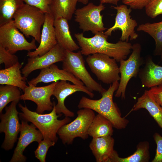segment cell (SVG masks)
Instances as JSON below:
<instances>
[{"label": "cell", "mask_w": 162, "mask_h": 162, "mask_svg": "<svg viewBox=\"0 0 162 162\" xmlns=\"http://www.w3.org/2000/svg\"><path fill=\"white\" fill-rule=\"evenodd\" d=\"M68 20L60 17L54 19V26L57 43L66 50L71 51L80 48L70 34Z\"/></svg>", "instance_id": "44dd1931"}, {"label": "cell", "mask_w": 162, "mask_h": 162, "mask_svg": "<svg viewBox=\"0 0 162 162\" xmlns=\"http://www.w3.org/2000/svg\"><path fill=\"white\" fill-rule=\"evenodd\" d=\"M36 41L33 38L31 42L27 41L18 31L13 20L0 26V45L11 53L36 49Z\"/></svg>", "instance_id": "9c48e42d"}, {"label": "cell", "mask_w": 162, "mask_h": 162, "mask_svg": "<svg viewBox=\"0 0 162 162\" xmlns=\"http://www.w3.org/2000/svg\"><path fill=\"white\" fill-rule=\"evenodd\" d=\"M38 143V146L34 152L35 157L40 162H45L46 155L49 148L54 146L56 142L50 140L43 139Z\"/></svg>", "instance_id": "f546056e"}, {"label": "cell", "mask_w": 162, "mask_h": 162, "mask_svg": "<svg viewBox=\"0 0 162 162\" xmlns=\"http://www.w3.org/2000/svg\"><path fill=\"white\" fill-rule=\"evenodd\" d=\"M153 0H122V3L133 9L140 10L145 8Z\"/></svg>", "instance_id": "e575fe53"}, {"label": "cell", "mask_w": 162, "mask_h": 162, "mask_svg": "<svg viewBox=\"0 0 162 162\" xmlns=\"http://www.w3.org/2000/svg\"><path fill=\"white\" fill-rule=\"evenodd\" d=\"M74 36L81 48L82 54L85 56L101 53L119 62L125 59L132 50V45L128 42L120 40L116 43L109 42L108 36L104 32L96 33L90 38L85 37L83 33L75 34Z\"/></svg>", "instance_id": "6da1fadb"}, {"label": "cell", "mask_w": 162, "mask_h": 162, "mask_svg": "<svg viewBox=\"0 0 162 162\" xmlns=\"http://www.w3.org/2000/svg\"><path fill=\"white\" fill-rule=\"evenodd\" d=\"M45 17V13L40 9L24 3L15 13L13 20L16 27L26 37L31 36L40 43L41 28Z\"/></svg>", "instance_id": "277c9868"}, {"label": "cell", "mask_w": 162, "mask_h": 162, "mask_svg": "<svg viewBox=\"0 0 162 162\" xmlns=\"http://www.w3.org/2000/svg\"><path fill=\"white\" fill-rule=\"evenodd\" d=\"M77 2L78 0H52L50 14L54 19L62 17L70 20L76 10Z\"/></svg>", "instance_id": "cb8c5ba5"}, {"label": "cell", "mask_w": 162, "mask_h": 162, "mask_svg": "<svg viewBox=\"0 0 162 162\" xmlns=\"http://www.w3.org/2000/svg\"><path fill=\"white\" fill-rule=\"evenodd\" d=\"M27 4L36 7L45 14H50V6L52 0H23Z\"/></svg>", "instance_id": "d6a6232c"}, {"label": "cell", "mask_w": 162, "mask_h": 162, "mask_svg": "<svg viewBox=\"0 0 162 162\" xmlns=\"http://www.w3.org/2000/svg\"><path fill=\"white\" fill-rule=\"evenodd\" d=\"M60 80L69 81L73 84L79 85L84 84L72 74L63 69H59L54 64L41 69L39 74L28 82V83L36 86L40 82L48 83Z\"/></svg>", "instance_id": "ac0fdd59"}, {"label": "cell", "mask_w": 162, "mask_h": 162, "mask_svg": "<svg viewBox=\"0 0 162 162\" xmlns=\"http://www.w3.org/2000/svg\"><path fill=\"white\" fill-rule=\"evenodd\" d=\"M153 138L157 145L154 158L152 162H162V136L158 133H155Z\"/></svg>", "instance_id": "836d02e7"}, {"label": "cell", "mask_w": 162, "mask_h": 162, "mask_svg": "<svg viewBox=\"0 0 162 162\" xmlns=\"http://www.w3.org/2000/svg\"><path fill=\"white\" fill-rule=\"evenodd\" d=\"M148 90L155 100L162 108V85L152 87Z\"/></svg>", "instance_id": "d590c367"}, {"label": "cell", "mask_w": 162, "mask_h": 162, "mask_svg": "<svg viewBox=\"0 0 162 162\" xmlns=\"http://www.w3.org/2000/svg\"><path fill=\"white\" fill-rule=\"evenodd\" d=\"M142 108L147 110L162 129V108L155 100L148 90H145L142 95L138 98L131 111Z\"/></svg>", "instance_id": "7402d4cb"}, {"label": "cell", "mask_w": 162, "mask_h": 162, "mask_svg": "<svg viewBox=\"0 0 162 162\" xmlns=\"http://www.w3.org/2000/svg\"><path fill=\"white\" fill-rule=\"evenodd\" d=\"M18 101L12 102L8 106L5 107L4 113H0V132L5 134V138L2 147L6 150L11 149L17 139L20 132L21 124L19 122V113L16 108Z\"/></svg>", "instance_id": "8fae6325"}, {"label": "cell", "mask_w": 162, "mask_h": 162, "mask_svg": "<svg viewBox=\"0 0 162 162\" xmlns=\"http://www.w3.org/2000/svg\"><path fill=\"white\" fill-rule=\"evenodd\" d=\"M105 8L102 3L96 5L89 3L86 6L76 10L75 20L83 32L90 31L94 34L104 32L106 28L104 27L103 15H101L100 13Z\"/></svg>", "instance_id": "30bf717a"}, {"label": "cell", "mask_w": 162, "mask_h": 162, "mask_svg": "<svg viewBox=\"0 0 162 162\" xmlns=\"http://www.w3.org/2000/svg\"><path fill=\"white\" fill-rule=\"evenodd\" d=\"M22 64L19 62L10 68L0 70V84L14 86L24 92L28 86L26 77L22 76L20 69Z\"/></svg>", "instance_id": "603a6c76"}, {"label": "cell", "mask_w": 162, "mask_h": 162, "mask_svg": "<svg viewBox=\"0 0 162 162\" xmlns=\"http://www.w3.org/2000/svg\"><path fill=\"white\" fill-rule=\"evenodd\" d=\"M66 50L58 44L41 56L29 57L27 63L21 70L22 74L26 77L33 71L47 68L56 62H62Z\"/></svg>", "instance_id": "9a60e30c"}, {"label": "cell", "mask_w": 162, "mask_h": 162, "mask_svg": "<svg viewBox=\"0 0 162 162\" xmlns=\"http://www.w3.org/2000/svg\"><path fill=\"white\" fill-rule=\"evenodd\" d=\"M148 34L155 43L154 54L160 55L162 52V21L158 22H147L140 25L137 29Z\"/></svg>", "instance_id": "4316f807"}, {"label": "cell", "mask_w": 162, "mask_h": 162, "mask_svg": "<svg viewBox=\"0 0 162 162\" xmlns=\"http://www.w3.org/2000/svg\"><path fill=\"white\" fill-rule=\"evenodd\" d=\"M53 107L50 113L39 114L37 112L30 110L26 106L19 104V106L22 112L19 113L22 120L30 122L33 124L41 133L44 139H48L57 142L58 138L56 136L60 128L64 125L71 121L70 117H66L62 120L58 118L62 115L57 114L56 110V103L53 102Z\"/></svg>", "instance_id": "3957f363"}, {"label": "cell", "mask_w": 162, "mask_h": 162, "mask_svg": "<svg viewBox=\"0 0 162 162\" xmlns=\"http://www.w3.org/2000/svg\"><path fill=\"white\" fill-rule=\"evenodd\" d=\"M119 85L118 81L110 84L108 89L101 94L102 97L98 100L92 99L82 96L78 104V108L91 109L109 120L116 129L125 128L129 121L121 116L118 108L113 100V94L118 89Z\"/></svg>", "instance_id": "7a4b0ae2"}, {"label": "cell", "mask_w": 162, "mask_h": 162, "mask_svg": "<svg viewBox=\"0 0 162 162\" xmlns=\"http://www.w3.org/2000/svg\"><path fill=\"white\" fill-rule=\"evenodd\" d=\"M19 62L18 57L0 45V64L4 63L5 68L12 67Z\"/></svg>", "instance_id": "4dcf8cb0"}, {"label": "cell", "mask_w": 162, "mask_h": 162, "mask_svg": "<svg viewBox=\"0 0 162 162\" xmlns=\"http://www.w3.org/2000/svg\"><path fill=\"white\" fill-rule=\"evenodd\" d=\"M54 19L50 14H45V20L43 25L40 41L39 46L33 51H28L27 56L29 57L40 56L52 49L57 44L54 26Z\"/></svg>", "instance_id": "e0dca14e"}, {"label": "cell", "mask_w": 162, "mask_h": 162, "mask_svg": "<svg viewBox=\"0 0 162 162\" xmlns=\"http://www.w3.org/2000/svg\"><path fill=\"white\" fill-rule=\"evenodd\" d=\"M112 136L93 137L89 147L97 162H109L115 150Z\"/></svg>", "instance_id": "d6986e66"}, {"label": "cell", "mask_w": 162, "mask_h": 162, "mask_svg": "<svg viewBox=\"0 0 162 162\" xmlns=\"http://www.w3.org/2000/svg\"><path fill=\"white\" fill-rule=\"evenodd\" d=\"M21 92L17 87L7 85L0 86V113L3 109L11 102L19 101L20 100Z\"/></svg>", "instance_id": "f1b7e54d"}, {"label": "cell", "mask_w": 162, "mask_h": 162, "mask_svg": "<svg viewBox=\"0 0 162 162\" xmlns=\"http://www.w3.org/2000/svg\"><path fill=\"white\" fill-rule=\"evenodd\" d=\"M113 126L112 123L102 115L95 116L89 127L88 134L93 137L112 136Z\"/></svg>", "instance_id": "484cf974"}, {"label": "cell", "mask_w": 162, "mask_h": 162, "mask_svg": "<svg viewBox=\"0 0 162 162\" xmlns=\"http://www.w3.org/2000/svg\"><path fill=\"white\" fill-rule=\"evenodd\" d=\"M142 50L141 45L135 43L132 45V52L128 58L121 60L119 67L120 78L119 86L115 96L125 98V91L128 82L132 77H136L138 75L140 68L144 63L141 56Z\"/></svg>", "instance_id": "ba28073f"}, {"label": "cell", "mask_w": 162, "mask_h": 162, "mask_svg": "<svg viewBox=\"0 0 162 162\" xmlns=\"http://www.w3.org/2000/svg\"><path fill=\"white\" fill-rule=\"evenodd\" d=\"M138 75L143 87L162 85V66L155 64L150 57L146 60L145 66L140 69Z\"/></svg>", "instance_id": "ffe728a7"}, {"label": "cell", "mask_w": 162, "mask_h": 162, "mask_svg": "<svg viewBox=\"0 0 162 162\" xmlns=\"http://www.w3.org/2000/svg\"><path fill=\"white\" fill-rule=\"evenodd\" d=\"M120 0H100V3H109L117 5L118 2Z\"/></svg>", "instance_id": "8d00e7d4"}, {"label": "cell", "mask_w": 162, "mask_h": 162, "mask_svg": "<svg viewBox=\"0 0 162 162\" xmlns=\"http://www.w3.org/2000/svg\"><path fill=\"white\" fill-rule=\"evenodd\" d=\"M24 4L23 0H0V26L13 20L15 13Z\"/></svg>", "instance_id": "83f0119b"}, {"label": "cell", "mask_w": 162, "mask_h": 162, "mask_svg": "<svg viewBox=\"0 0 162 162\" xmlns=\"http://www.w3.org/2000/svg\"><path fill=\"white\" fill-rule=\"evenodd\" d=\"M62 62V69L81 80L91 92L96 91L102 94L106 91L96 81L87 70L81 51L74 52L66 50Z\"/></svg>", "instance_id": "8992f818"}, {"label": "cell", "mask_w": 162, "mask_h": 162, "mask_svg": "<svg viewBox=\"0 0 162 162\" xmlns=\"http://www.w3.org/2000/svg\"><path fill=\"white\" fill-rule=\"evenodd\" d=\"M111 8L117 10V14L114 25L108 29L104 34L111 36L112 32L119 29L122 32L120 40L128 42L136 39L138 34L135 31V28L137 26V22L131 18L130 15L132 9L128 8L127 5L122 4L116 6H111Z\"/></svg>", "instance_id": "7c38bea8"}, {"label": "cell", "mask_w": 162, "mask_h": 162, "mask_svg": "<svg viewBox=\"0 0 162 162\" xmlns=\"http://www.w3.org/2000/svg\"><path fill=\"white\" fill-rule=\"evenodd\" d=\"M58 81L53 82L46 86L36 87L31 84L25 89L20 96V100H30L37 104L36 112L43 114L45 111L52 110L53 103L50 98L53 95L55 86Z\"/></svg>", "instance_id": "4fadbf2b"}, {"label": "cell", "mask_w": 162, "mask_h": 162, "mask_svg": "<svg viewBox=\"0 0 162 162\" xmlns=\"http://www.w3.org/2000/svg\"><path fill=\"white\" fill-rule=\"evenodd\" d=\"M89 0H78V2H81L84 4H87Z\"/></svg>", "instance_id": "74e56055"}, {"label": "cell", "mask_w": 162, "mask_h": 162, "mask_svg": "<svg viewBox=\"0 0 162 162\" xmlns=\"http://www.w3.org/2000/svg\"><path fill=\"white\" fill-rule=\"evenodd\" d=\"M86 62L92 72L103 83L111 84L120 80L119 67L114 58L96 53L88 55Z\"/></svg>", "instance_id": "52a82bcc"}, {"label": "cell", "mask_w": 162, "mask_h": 162, "mask_svg": "<svg viewBox=\"0 0 162 162\" xmlns=\"http://www.w3.org/2000/svg\"><path fill=\"white\" fill-rule=\"evenodd\" d=\"M149 149L148 142H141L137 145L135 152L126 158L119 157L117 152L115 150L109 162H148L150 158Z\"/></svg>", "instance_id": "d4e9b609"}, {"label": "cell", "mask_w": 162, "mask_h": 162, "mask_svg": "<svg viewBox=\"0 0 162 162\" xmlns=\"http://www.w3.org/2000/svg\"><path fill=\"white\" fill-rule=\"evenodd\" d=\"M160 56L161 59L162 60V52Z\"/></svg>", "instance_id": "f35d334b"}, {"label": "cell", "mask_w": 162, "mask_h": 162, "mask_svg": "<svg viewBox=\"0 0 162 162\" xmlns=\"http://www.w3.org/2000/svg\"><path fill=\"white\" fill-rule=\"evenodd\" d=\"M20 135L16 147L10 162H25L26 158L23 154L26 148L34 142L38 143L44 139L39 130L32 123L29 124L28 122L22 120Z\"/></svg>", "instance_id": "2e32d148"}, {"label": "cell", "mask_w": 162, "mask_h": 162, "mask_svg": "<svg viewBox=\"0 0 162 162\" xmlns=\"http://www.w3.org/2000/svg\"><path fill=\"white\" fill-rule=\"evenodd\" d=\"M77 92H81L88 94L91 98H93L94 94L86 86L74 84H71L67 81L60 80L58 81L54 88L53 95L57 100V104L55 107L57 114H64L66 117H72L74 116V113L65 106L64 101L69 96Z\"/></svg>", "instance_id": "5bb4252c"}, {"label": "cell", "mask_w": 162, "mask_h": 162, "mask_svg": "<svg viewBox=\"0 0 162 162\" xmlns=\"http://www.w3.org/2000/svg\"><path fill=\"white\" fill-rule=\"evenodd\" d=\"M76 118L62 126L57 134L63 144H72L75 138L87 139L88 131L95 115L94 111L87 108L80 109L77 112Z\"/></svg>", "instance_id": "5b68a950"}, {"label": "cell", "mask_w": 162, "mask_h": 162, "mask_svg": "<svg viewBox=\"0 0 162 162\" xmlns=\"http://www.w3.org/2000/svg\"><path fill=\"white\" fill-rule=\"evenodd\" d=\"M145 8L147 16L154 19L162 14V0H153Z\"/></svg>", "instance_id": "1f68e13d"}]
</instances>
